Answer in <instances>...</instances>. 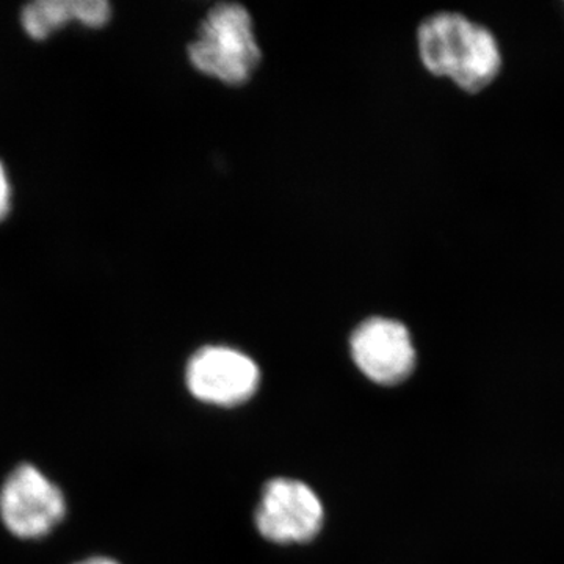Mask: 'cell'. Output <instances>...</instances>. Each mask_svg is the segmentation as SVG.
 Wrapping results in <instances>:
<instances>
[{"label": "cell", "mask_w": 564, "mask_h": 564, "mask_svg": "<svg viewBox=\"0 0 564 564\" xmlns=\"http://www.w3.org/2000/svg\"><path fill=\"white\" fill-rule=\"evenodd\" d=\"M66 499L54 484L33 464L11 470L0 488V519L13 536L41 540L62 524Z\"/></svg>", "instance_id": "3957f363"}, {"label": "cell", "mask_w": 564, "mask_h": 564, "mask_svg": "<svg viewBox=\"0 0 564 564\" xmlns=\"http://www.w3.org/2000/svg\"><path fill=\"white\" fill-rule=\"evenodd\" d=\"M185 380L188 391L202 402L236 406L258 391L261 372L245 352L210 345L192 356Z\"/></svg>", "instance_id": "277c9868"}, {"label": "cell", "mask_w": 564, "mask_h": 564, "mask_svg": "<svg viewBox=\"0 0 564 564\" xmlns=\"http://www.w3.org/2000/svg\"><path fill=\"white\" fill-rule=\"evenodd\" d=\"M321 499L310 486L289 478H274L267 484L256 511V525L263 538L273 543H306L323 525Z\"/></svg>", "instance_id": "5b68a950"}, {"label": "cell", "mask_w": 564, "mask_h": 564, "mask_svg": "<svg viewBox=\"0 0 564 564\" xmlns=\"http://www.w3.org/2000/svg\"><path fill=\"white\" fill-rule=\"evenodd\" d=\"M187 55L193 68L210 79L229 87L250 82L262 63L250 11L234 2L212 7L188 44Z\"/></svg>", "instance_id": "7a4b0ae2"}, {"label": "cell", "mask_w": 564, "mask_h": 564, "mask_svg": "<svg viewBox=\"0 0 564 564\" xmlns=\"http://www.w3.org/2000/svg\"><path fill=\"white\" fill-rule=\"evenodd\" d=\"M77 25L85 31L98 32L113 20V7L107 0H76Z\"/></svg>", "instance_id": "ba28073f"}, {"label": "cell", "mask_w": 564, "mask_h": 564, "mask_svg": "<svg viewBox=\"0 0 564 564\" xmlns=\"http://www.w3.org/2000/svg\"><path fill=\"white\" fill-rule=\"evenodd\" d=\"M351 358L373 383H402L415 367V348L410 329L388 317H370L351 334Z\"/></svg>", "instance_id": "8992f818"}, {"label": "cell", "mask_w": 564, "mask_h": 564, "mask_svg": "<svg viewBox=\"0 0 564 564\" xmlns=\"http://www.w3.org/2000/svg\"><path fill=\"white\" fill-rule=\"evenodd\" d=\"M14 206V185L6 162L0 159V225L9 220Z\"/></svg>", "instance_id": "9c48e42d"}, {"label": "cell", "mask_w": 564, "mask_h": 564, "mask_svg": "<svg viewBox=\"0 0 564 564\" xmlns=\"http://www.w3.org/2000/svg\"><path fill=\"white\" fill-rule=\"evenodd\" d=\"M70 24L77 25L76 0H35L20 11L21 31L35 43L54 39Z\"/></svg>", "instance_id": "52a82bcc"}, {"label": "cell", "mask_w": 564, "mask_h": 564, "mask_svg": "<svg viewBox=\"0 0 564 564\" xmlns=\"http://www.w3.org/2000/svg\"><path fill=\"white\" fill-rule=\"evenodd\" d=\"M74 564H120L115 562L113 558H109V556H90V558L80 560V562Z\"/></svg>", "instance_id": "30bf717a"}, {"label": "cell", "mask_w": 564, "mask_h": 564, "mask_svg": "<svg viewBox=\"0 0 564 564\" xmlns=\"http://www.w3.org/2000/svg\"><path fill=\"white\" fill-rule=\"evenodd\" d=\"M417 50L423 68L470 95L486 90L503 68L496 35L454 11L434 13L419 25Z\"/></svg>", "instance_id": "6da1fadb"}]
</instances>
